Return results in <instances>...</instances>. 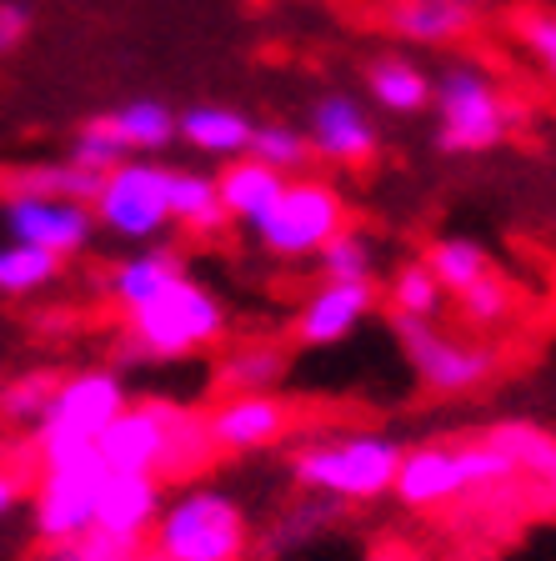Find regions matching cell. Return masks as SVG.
Returning <instances> with one entry per match:
<instances>
[{
  "mask_svg": "<svg viewBox=\"0 0 556 561\" xmlns=\"http://www.w3.org/2000/svg\"><path fill=\"white\" fill-rule=\"evenodd\" d=\"M126 407H131V391H126V376H121L116 366H86V371L60 376L56 397H50V411L31 432L35 461H41V467H56V461L91 456L95 436H101Z\"/></svg>",
  "mask_w": 556,
  "mask_h": 561,
  "instance_id": "52a82bcc",
  "label": "cell"
},
{
  "mask_svg": "<svg viewBox=\"0 0 556 561\" xmlns=\"http://www.w3.org/2000/svg\"><path fill=\"white\" fill-rule=\"evenodd\" d=\"M306 140H311V156L337 171H361V165L376 161L382 151V126L366 105L347 91H326L311 101V116H306Z\"/></svg>",
  "mask_w": 556,
  "mask_h": 561,
  "instance_id": "5bb4252c",
  "label": "cell"
},
{
  "mask_svg": "<svg viewBox=\"0 0 556 561\" xmlns=\"http://www.w3.org/2000/svg\"><path fill=\"white\" fill-rule=\"evenodd\" d=\"M341 522V506L337 502H326V496H296V502L286 506V512L271 522V531L261 537V551H266L271 561H286L296 557L302 547H311V541H321L331 526Z\"/></svg>",
  "mask_w": 556,
  "mask_h": 561,
  "instance_id": "d4e9b609",
  "label": "cell"
},
{
  "mask_svg": "<svg viewBox=\"0 0 556 561\" xmlns=\"http://www.w3.org/2000/svg\"><path fill=\"white\" fill-rule=\"evenodd\" d=\"M286 346L266 336H251V341H236L216 366V386L220 397H236V391H276L281 376H286Z\"/></svg>",
  "mask_w": 556,
  "mask_h": 561,
  "instance_id": "cb8c5ba5",
  "label": "cell"
},
{
  "mask_svg": "<svg viewBox=\"0 0 556 561\" xmlns=\"http://www.w3.org/2000/svg\"><path fill=\"white\" fill-rule=\"evenodd\" d=\"M101 175L81 171L70 161H46V165H21V171L0 175V196H50V201H81L91 206Z\"/></svg>",
  "mask_w": 556,
  "mask_h": 561,
  "instance_id": "4316f807",
  "label": "cell"
},
{
  "mask_svg": "<svg viewBox=\"0 0 556 561\" xmlns=\"http://www.w3.org/2000/svg\"><path fill=\"white\" fill-rule=\"evenodd\" d=\"M507 486H517L507 456L476 436L466 446H436V442L406 446L392 481V496L401 506H411V512H441V506H456V502L497 496Z\"/></svg>",
  "mask_w": 556,
  "mask_h": 561,
  "instance_id": "5b68a950",
  "label": "cell"
},
{
  "mask_svg": "<svg viewBox=\"0 0 556 561\" xmlns=\"http://www.w3.org/2000/svg\"><path fill=\"white\" fill-rule=\"evenodd\" d=\"M105 467L101 456H76V461H56L41 467V481L31 486V531L35 541H81L95 531V496H101Z\"/></svg>",
  "mask_w": 556,
  "mask_h": 561,
  "instance_id": "8fae6325",
  "label": "cell"
},
{
  "mask_svg": "<svg viewBox=\"0 0 556 561\" xmlns=\"http://www.w3.org/2000/svg\"><path fill=\"white\" fill-rule=\"evenodd\" d=\"M481 442L507 456L517 486H526L536 502L556 512V432H546V426H536L526 416H507V421H491L481 432Z\"/></svg>",
  "mask_w": 556,
  "mask_h": 561,
  "instance_id": "2e32d148",
  "label": "cell"
},
{
  "mask_svg": "<svg viewBox=\"0 0 556 561\" xmlns=\"http://www.w3.org/2000/svg\"><path fill=\"white\" fill-rule=\"evenodd\" d=\"M70 165H81V171L91 175H105V171H116L121 161H131L126 146L116 140V130H111V121L105 116H91L76 136H70V151H66Z\"/></svg>",
  "mask_w": 556,
  "mask_h": 561,
  "instance_id": "e575fe53",
  "label": "cell"
},
{
  "mask_svg": "<svg viewBox=\"0 0 556 561\" xmlns=\"http://www.w3.org/2000/svg\"><path fill=\"white\" fill-rule=\"evenodd\" d=\"M166 216L191 236H220L231 226L216 196V175L181 171V165H166Z\"/></svg>",
  "mask_w": 556,
  "mask_h": 561,
  "instance_id": "7402d4cb",
  "label": "cell"
},
{
  "mask_svg": "<svg viewBox=\"0 0 556 561\" xmlns=\"http://www.w3.org/2000/svg\"><path fill=\"white\" fill-rule=\"evenodd\" d=\"M382 25L411 46H452V41L472 35L476 11L462 0H386Z\"/></svg>",
  "mask_w": 556,
  "mask_h": 561,
  "instance_id": "d6986e66",
  "label": "cell"
},
{
  "mask_svg": "<svg viewBox=\"0 0 556 561\" xmlns=\"http://www.w3.org/2000/svg\"><path fill=\"white\" fill-rule=\"evenodd\" d=\"M166 486L156 477H126V471H105L101 496H95V531L121 541H146L156 516H161Z\"/></svg>",
  "mask_w": 556,
  "mask_h": 561,
  "instance_id": "e0dca14e",
  "label": "cell"
},
{
  "mask_svg": "<svg viewBox=\"0 0 556 561\" xmlns=\"http://www.w3.org/2000/svg\"><path fill=\"white\" fill-rule=\"evenodd\" d=\"M21 502H25V477L15 467H5V461H0V522H5V516H11Z\"/></svg>",
  "mask_w": 556,
  "mask_h": 561,
  "instance_id": "f35d334b",
  "label": "cell"
},
{
  "mask_svg": "<svg viewBox=\"0 0 556 561\" xmlns=\"http://www.w3.org/2000/svg\"><path fill=\"white\" fill-rule=\"evenodd\" d=\"M231 327V311L211 291L206 280L185 276L175 280L166 296H156L151 306L126 316V341H121V356L140 366H171L185 356H201L211 351Z\"/></svg>",
  "mask_w": 556,
  "mask_h": 561,
  "instance_id": "277c9868",
  "label": "cell"
},
{
  "mask_svg": "<svg viewBox=\"0 0 556 561\" xmlns=\"http://www.w3.org/2000/svg\"><path fill=\"white\" fill-rule=\"evenodd\" d=\"M66 271V261L35 251V245H21V241H0V296L5 301H25V296H41L50 291Z\"/></svg>",
  "mask_w": 556,
  "mask_h": 561,
  "instance_id": "f546056e",
  "label": "cell"
},
{
  "mask_svg": "<svg viewBox=\"0 0 556 561\" xmlns=\"http://www.w3.org/2000/svg\"><path fill=\"white\" fill-rule=\"evenodd\" d=\"M211 446L226 456H256L296 432V401L281 391H236L206 411Z\"/></svg>",
  "mask_w": 556,
  "mask_h": 561,
  "instance_id": "4fadbf2b",
  "label": "cell"
},
{
  "mask_svg": "<svg viewBox=\"0 0 556 561\" xmlns=\"http://www.w3.org/2000/svg\"><path fill=\"white\" fill-rule=\"evenodd\" d=\"M105 121H111V130H116V140L126 146L131 161L161 156L175 140V111L166 101H151V95H136V101L105 111Z\"/></svg>",
  "mask_w": 556,
  "mask_h": 561,
  "instance_id": "484cf974",
  "label": "cell"
},
{
  "mask_svg": "<svg viewBox=\"0 0 556 561\" xmlns=\"http://www.w3.org/2000/svg\"><path fill=\"white\" fill-rule=\"evenodd\" d=\"M511 31L522 41V50L542 66V76L556 85V11L546 5H522V11L511 15Z\"/></svg>",
  "mask_w": 556,
  "mask_h": 561,
  "instance_id": "d590c367",
  "label": "cell"
},
{
  "mask_svg": "<svg viewBox=\"0 0 556 561\" xmlns=\"http://www.w3.org/2000/svg\"><path fill=\"white\" fill-rule=\"evenodd\" d=\"M386 306H392V321H431L436 327V316L446 311V291H441V280L427 271V261H401L386 280Z\"/></svg>",
  "mask_w": 556,
  "mask_h": 561,
  "instance_id": "f1b7e54d",
  "label": "cell"
},
{
  "mask_svg": "<svg viewBox=\"0 0 556 561\" xmlns=\"http://www.w3.org/2000/svg\"><path fill=\"white\" fill-rule=\"evenodd\" d=\"M456 311H462V321L472 331H497V327H507L511 311H517V291L491 271V276H481L476 286H466V291L456 296Z\"/></svg>",
  "mask_w": 556,
  "mask_h": 561,
  "instance_id": "836d02e7",
  "label": "cell"
},
{
  "mask_svg": "<svg viewBox=\"0 0 556 561\" xmlns=\"http://www.w3.org/2000/svg\"><path fill=\"white\" fill-rule=\"evenodd\" d=\"M246 156L261 165H271L276 175H306L311 171V140H306L302 126H291V121H261V126L251 130V146H246Z\"/></svg>",
  "mask_w": 556,
  "mask_h": 561,
  "instance_id": "4dcf8cb0",
  "label": "cell"
},
{
  "mask_svg": "<svg viewBox=\"0 0 556 561\" xmlns=\"http://www.w3.org/2000/svg\"><path fill=\"white\" fill-rule=\"evenodd\" d=\"M95 231H111L126 245H156L171 226L166 216V165L156 161H121L101 175L91 196Z\"/></svg>",
  "mask_w": 556,
  "mask_h": 561,
  "instance_id": "30bf717a",
  "label": "cell"
},
{
  "mask_svg": "<svg viewBox=\"0 0 556 561\" xmlns=\"http://www.w3.org/2000/svg\"><path fill=\"white\" fill-rule=\"evenodd\" d=\"M251 130H256V121L246 116V111H236V105L201 101L175 116V140H185V146L196 156H206V161H236V156H246Z\"/></svg>",
  "mask_w": 556,
  "mask_h": 561,
  "instance_id": "ffe728a7",
  "label": "cell"
},
{
  "mask_svg": "<svg viewBox=\"0 0 556 561\" xmlns=\"http://www.w3.org/2000/svg\"><path fill=\"white\" fill-rule=\"evenodd\" d=\"M191 271H185V261L175 256L171 245H136V251H126L121 261H111V271H105V296L116 301L121 316L140 311V306H151L156 296H166L175 286V280H185Z\"/></svg>",
  "mask_w": 556,
  "mask_h": 561,
  "instance_id": "ac0fdd59",
  "label": "cell"
},
{
  "mask_svg": "<svg viewBox=\"0 0 556 561\" xmlns=\"http://www.w3.org/2000/svg\"><path fill=\"white\" fill-rule=\"evenodd\" d=\"M146 547L156 561H246L256 551V522L236 491L185 481L161 502Z\"/></svg>",
  "mask_w": 556,
  "mask_h": 561,
  "instance_id": "3957f363",
  "label": "cell"
},
{
  "mask_svg": "<svg viewBox=\"0 0 556 561\" xmlns=\"http://www.w3.org/2000/svg\"><path fill=\"white\" fill-rule=\"evenodd\" d=\"M316 276L321 280H376V236L371 231H337L316 251Z\"/></svg>",
  "mask_w": 556,
  "mask_h": 561,
  "instance_id": "1f68e13d",
  "label": "cell"
},
{
  "mask_svg": "<svg viewBox=\"0 0 556 561\" xmlns=\"http://www.w3.org/2000/svg\"><path fill=\"white\" fill-rule=\"evenodd\" d=\"M376 301H382L376 280H316V291L291 316V341L306 351L341 346L361 331V321H371Z\"/></svg>",
  "mask_w": 556,
  "mask_h": 561,
  "instance_id": "9a60e30c",
  "label": "cell"
},
{
  "mask_svg": "<svg viewBox=\"0 0 556 561\" xmlns=\"http://www.w3.org/2000/svg\"><path fill=\"white\" fill-rule=\"evenodd\" d=\"M351 226V201L326 175H291L281 196L266 206V216L251 226L256 245L271 261H311L337 231Z\"/></svg>",
  "mask_w": 556,
  "mask_h": 561,
  "instance_id": "ba28073f",
  "label": "cell"
},
{
  "mask_svg": "<svg viewBox=\"0 0 556 561\" xmlns=\"http://www.w3.org/2000/svg\"><path fill=\"white\" fill-rule=\"evenodd\" d=\"M35 561H86L81 541H46V547L35 551Z\"/></svg>",
  "mask_w": 556,
  "mask_h": 561,
  "instance_id": "ab89813d",
  "label": "cell"
},
{
  "mask_svg": "<svg viewBox=\"0 0 556 561\" xmlns=\"http://www.w3.org/2000/svg\"><path fill=\"white\" fill-rule=\"evenodd\" d=\"M406 442L396 432L356 426V432H331L291 451V481L306 496H326L337 506H371L392 496L396 467H401Z\"/></svg>",
  "mask_w": 556,
  "mask_h": 561,
  "instance_id": "7a4b0ae2",
  "label": "cell"
},
{
  "mask_svg": "<svg viewBox=\"0 0 556 561\" xmlns=\"http://www.w3.org/2000/svg\"><path fill=\"white\" fill-rule=\"evenodd\" d=\"M281 186H286V175H276L271 165L251 161V156H236V161H226L216 171L220 210H226V221L246 226V231L266 216V206L281 196Z\"/></svg>",
  "mask_w": 556,
  "mask_h": 561,
  "instance_id": "44dd1931",
  "label": "cell"
},
{
  "mask_svg": "<svg viewBox=\"0 0 556 561\" xmlns=\"http://www.w3.org/2000/svg\"><path fill=\"white\" fill-rule=\"evenodd\" d=\"M0 231H5V241H21L56 261H70L86 256V245L95 241V216L81 201L0 196Z\"/></svg>",
  "mask_w": 556,
  "mask_h": 561,
  "instance_id": "7c38bea8",
  "label": "cell"
},
{
  "mask_svg": "<svg viewBox=\"0 0 556 561\" xmlns=\"http://www.w3.org/2000/svg\"><path fill=\"white\" fill-rule=\"evenodd\" d=\"M56 371H21L0 381V421L5 426H21V432H35L41 416L50 411V397H56Z\"/></svg>",
  "mask_w": 556,
  "mask_h": 561,
  "instance_id": "d6a6232c",
  "label": "cell"
},
{
  "mask_svg": "<svg viewBox=\"0 0 556 561\" xmlns=\"http://www.w3.org/2000/svg\"><path fill=\"white\" fill-rule=\"evenodd\" d=\"M462 5H472V11H476V5H481V0H462Z\"/></svg>",
  "mask_w": 556,
  "mask_h": 561,
  "instance_id": "60d3db41",
  "label": "cell"
},
{
  "mask_svg": "<svg viewBox=\"0 0 556 561\" xmlns=\"http://www.w3.org/2000/svg\"><path fill=\"white\" fill-rule=\"evenodd\" d=\"M95 456L105 471L191 481L211 467L216 446L206 432V411H191L166 397H131V407L95 436Z\"/></svg>",
  "mask_w": 556,
  "mask_h": 561,
  "instance_id": "6da1fadb",
  "label": "cell"
},
{
  "mask_svg": "<svg viewBox=\"0 0 556 561\" xmlns=\"http://www.w3.org/2000/svg\"><path fill=\"white\" fill-rule=\"evenodd\" d=\"M421 261H427V271L441 280V291L452 296V301L466 291V286H476L481 276L497 271L491 266V251L481 241H472V236H436Z\"/></svg>",
  "mask_w": 556,
  "mask_h": 561,
  "instance_id": "83f0119b",
  "label": "cell"
},
{
  "mask_svg": "<svg viewBox=\"0 0 556 561\" xmlns=\"http://www.w3.org/2000/svg\"><path fill=\"white\" fill-rule=\"evenodd\" d=\"M31 25H35L31 5H21V0H0V60L15 56V50L31 41Z\"/></svg>",
  "mask_w": 556,
  "mask_h": 561,
  "instance_id": "8d00e7d4",
  "label": "cell"
},
{
  "mask_svg": "<svg viewBox=\"0 0 556 561\" xmlns=\"http://www.w3.org/2000/svg\"><path fill=\"white\" fill-rule=\"evenodd\" d=\"M366 95L386 116H421L431 111V70L411 56H376L366 66Z\"/></svg>",
  "mask_w": 556,
  "mask_h": 561,
  "instance_id": "603a6c76",
  "label": "cell"
},
{
  "mask_svg": "<svg viewBox=\"0 0 556 561\" xmlns=\"http://www.w3.org/2000/svg\"><path fill=\"white\" fill-rule=\"evenodd\" d=\"M431 111H436V151L446 156H481L522 126V105L511 101L487 66L452 60L431 76Z\"/></svg>",
  "mask_w": 556,
  "mask_h": 561,
  "instance_id": "8992f818",
  "label": "cell"
},
{
  "mask_svg": "<svg viewBox=\"0 0 556 561\" xmlns=\"http://www.w3.org/2000/svg\"><path fill=\"white\" fill-rule=\"evenodd\" d=\"M81 551L86 561H156L146 541H121V537H101V531L81 537Z\"/></svg>",
  "mask_w": 556,
  "mask_h": 561,
  "instance_id": "74e56055",
  "label": "cell"
},
{
  "mask_svg": "<svg viewBox=\"0 0 556 561\" xmlns=\"http://www.w3.org/2000/svg\"><path fill=\"white\" fill-rule=\"evenodd\" d=\"M406 351V366L431 397H472L501 371V351L491 341L452 336L431 321H392Z\"/></svg>",
  "mask_w": 556,
  "mask_h": 561,
  "instance_id": "9c48e42d",
  "label": "cell"
}]
</instances>
